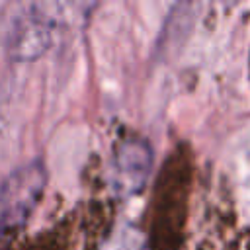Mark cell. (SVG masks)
Listing matches in <instances>:
<instances>
[{
    "mask_svg": "<svg viewBox=\"0 0 250 250\" xmlns=\"http://www.w3.org/2000/svg\"><path fill=\"white\" fill-rule=\"evenodd\" d=\"M47 172L41 160H31L14 170L0 186V238L20 229L35 209Z\"/></svg>",
    "mask_w": 250,
    "mask_h": 250,
    "instance_id": "6da1fadb",
    "label": "cell"
},
{
    "mask_svg": "<svg viewBox=\"0 0 250 250\" xmlns=\"http://www.w3.org/2000/svg\"><path fill=\"white\" fill-rule=\"evenodd\" d=\"M100 250H146V244L143 232L137 227L123 223L113 230Z\"/></svg>",
    "mask_w": 250,
    "mask_h": 250,
    "instance_id": "3957f363",
    "label": "cell"
},
{
    "mask_svg": "<svg viewBox=\"0 0 250 250\" xmlns=\"http://www.w3.org/2000/svg\"><path fill=\"white\" fill-rule=\"evenodd\" d=\"M152 168V150L143 139H123L117 145L113 166H111V182L115 191L121 197H129L139 193Z\"/></svg>",
    "mask_w": 250,
    "mask_h": 250,
    "instance_id": "7a4b0ae2",
    "label": "cell"
}]
</instances>
